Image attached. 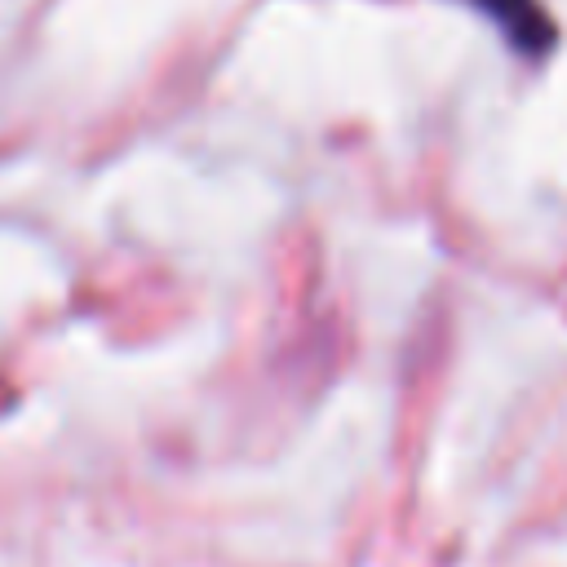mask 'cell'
<instances>
[{"mask_svg": "<svg viewBox=\"0 0 567 567\" xmlns=\"http://www.w3.org/2000/svg\"><path fill=\"white\" fill-rule=\"evenodd\" d=\"M465 4L487 13L505 31V40L523 53H545L554 40V27H549V13L540 9V0H465Z\"/></svg>", "mask_w": 567, "mask_h": 567, "instance_id": "cell-1", "label": "cell"}]
</instances>
